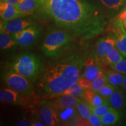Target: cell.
Listing matches in <instances>:
<instances>
[{"label": "cell", "mask_w": 126, "mask_h": 126, "mask_svg": "<svg viewBox=\"0 0 126 126\" xmlns=\"http://www.w3.org/2000/svg\"><path fill=\"white\" fill-rule=\"evenodd\" d=\"M92 112L101 117L106 113L114 109L109 105H102L96 106H91Z\"/></svg>", "instance_id": "cell-28"}, {"label": "cell", "mask_w": 126, "mask_h": 126, "mask_svg": "<svg viewBox=\"0 0 126 126\" xmlns=\"http://www.w3.org/2000/svg\"><path fill=\"white\" fill-rule=\"evenodd\" d=\"M124 57L117 47H114L108 52L105 58V61L110 66H112L122 60Z\"/></svg>", "instance_id": "cell-22"}, {"label": "cell", "mask_w": 126, "mask_h": 126, "mask_svg": "<svg viewBox=\"0 0 126 126\" xmlns=\"http://www.w3.org/2000/svg\"><path fill=\"white\" fill-rule=\"evenodd\" d=\"M15 6L20 11L27 15L37 11L40 6V1L39 0H20Z\"/></svg>", "instance_id": "cell-18"}, {"label": "cell", "mask_w": 126, "mask_h": 126, "mask_svg": "<svg viewBox=\"0 0 126 126\" xmlns=\"http://www.w3.org/2000/svg\"><path fill=\"white\" fill-rule=\"evenodd\" d=\"M40 120L45 126L59 125L60 120L56 110L51 105L45 103L41 107L39 113Z\"/></svg>", "instance_id": "cell-8"}, {"label": "cell", "mask_w": 126, "mask_h": 126, "mask_svg": "<svg viewBox=\"0 0 126 126\" xmlns=\"http://www.w3.org/2000/svg\"><path fill=\"white\" fill-rule=\"evenodd\" d=\"M116 47L122 53L124 58H126V31L123 25L116 20Z\"/></svg>", "instance_id": "cell-15"}, {"label": "cell", "mask_w": 126, "mask_h": 126, "mask_svg": "<svg viewBox=\"0 0 126 126\" xmlns=\"http://www.w3.org/2000/svg\"><path fill=\"white\" fill-rule=\"evenodd\" d=\"M112 70L116 71L124 75H126V58H123L122 60L115 64L114 65L110 66Z\"/></svg>", "instance_id": "cell-29"}, {"label": "cell", "mask_w": 126, "mask_h": 126, "mask_svg": "<svg viewBox=\"0 0 126 126\" xmlns=\"http://www.w3.org/2000/svg\"><path fill=\"white\" fill-rule=\"evenodd\" d=\"M37 11L58 28L82 40L104 32L108 20L100 9L85 0H39Z\"/></svg>", "instance_id": "cell-1"}, {"label": "cell", "mask_w": 126, "mask_h": 126, "mask_svg": "<svg viewBox=\"0 0 126 126\" xmlns=\"http://www.w3.org/2000/svg\"><path fill=\"white\" fill-rule=\"evenodd\" d=\"M3 1H7V2L10 3V4H12L13 5H16L19 2L20 0H3Z\"/></svg>", "instance_id": "cell-35"}, {"label": "cell", "mask_w": 126, "mask_h": 126, "mask_svg": "<svg viewBox=\"0 0 126 126\" xmlns=\"http://www.w3.org/2000/svg\"><path fill=\"white\" fill-rule=\"evenodd\" d=\"M40 30L35 26H31L12 34L17 45L20 47H28L33 45L38 38Z\"/></svg>", "instance_id": "cell-6"}, {"label": "cell", "mask_w": 126, "mask_h": 126, "mask_svg": "<svg viewBox=\"0 0 126 126\" xmlns=\"http://www.w3.org/2000/svg\"><path fill=\"white\" fill-rule=\"evenodd\" d=\"M84 63L79 56H71L50 67L42 77V86L46 92L55 96L78 82Z\"/></svg>", "instance_id": "cell-2"}, {"label": "cell", "mask_w": 126, "mask_h": 126, "mask_svg": "<svg viewBox=\"0 0 126 126\" xmlns=\"http://www.w3.org/2000/svg\"><path fill=\"white\" fill-rule=\"evenodd\" d=\"M108 82V79H107L105 73L102 72L97 75L92 81L91 89L95 92H97L99 88Z\"/></svg>", "instance_id": "cell-27"}, {"label": "cell", "mask_w": 126, "mask_h": 126, "mask_svg": "<svg viewBox=\"0 0 126 126\" xmlns=\"http://www.w3.org/2000/svg\"><path fill=\"white\" fill-rule=\"evenodd\" d=\"M32 126H45V124L43 123V122L42 121H37V120H34L33 122H32Z\"/></svg>", "instance_id": "cell-34"}, {"label": "cell", "mask_w": 126, "mask_h": 126, "mask_svg": "<svg viewBox=\"0 0 126 126\" xmlns=\"http://www.w3.org/2000/svg\"><path fill=\"white\" fill-rule=\"evenodd\" d=\"M110 106L117 110L119 112H122L126 107V94L122 88L116 89L108 99Z\"/></svg>", "instance_id": "cell-12"}, {"label": "cell", "mask_w": 126, "mask_h": 126, "mask_svg": "<svg viewBox=\"0 0 126 126\" xmlns=\"http://www.w3.org/2000/svg\"><path fill=\"white\" fill-rule=\"evenodd\" d=\"M17 126H32V123L29 122L26 119H22L16 124Z\"/></svg>", "instance_id": "cell-33"}, {"label": "cell", "mask_w": 126, "mask_h": 126, "mask_svg": "<svg viewBox=\"0 0 126 126\" xmlns=\"http://www.w3.org/2000/svg\"><path fill=\"white\" fill-rule=\"evenodd\" d=\"M72 34L64 30H58L49 33L46 36L41 49L46 56L57 57L70 44Z\"/></svg>", "instance_id": "cell-3"}, {"label": "cell", "mask_w": 126, "mask_h": 126, "mask_svg": "<svg viewBox=\"0 0 126 126\" xmlns=\"http://www.w3.org/2000/svg\"><path fill=\"white\" fill-rule=\"evenodd\" d=\"M116 20L120 23L126 31V6L116 17Z\"/></svg>", "instance_id": "cell-31"}, {"label": "cell", "mask_w": 126, "mask_h": 126, "mask_svg": "<svg viewBox=\"0 0 126 126\" xmlns=\"http://www.w3.org/2000/svg\"><path fill=\"white\" fill-rule=\"evenodd\" d=\"M17 44L11 34L7 33H0V48L2 50H7L15 46Z\"/></svg>", "instance_id": "cell-23"}, {"label": "cell", "mask_w": 126, "mask_h": 126, "mask_svg": "<svg viewBox=\"0 0 126 126\" xmlns=\"http://www.w3.org/2000/svg\"><path fill=\"white\" fill-rule=\"evenodd\" d=\"M119 87L110 84L109 82L106 83V84L103 85V86H102L99 89L98 91L97 92H98L100 95H102V96H103L105 98L108 99L109 98L110 96L112 94L113 92H114L116 89H117Z\"/></svg>", "instance_id": "cell-26"}, {"label": "cell", "mask_w": 126, "mask_h": 126, "mask_svg": "<svg viewBox=\"0 0 126 126\" xmlns=\"http://www.w3.org/2000/svg\"><path fill=\"white\" fill-rule=\"evenodd\" d=\"M26 15L20 11L15 5L7 1L1 0L0 1V16L3 21H9L15 18H20Z\"/></svg>", "instance_id": "cell-9"}, {"label": "cell", "mask_w": 126, "mask_h": 126, "mask_svg": "<svg viewBox=\"0 0 126 126\" xmlns=\"http://www.w3.org/2000/svg\"><path fill=\"white\" fill-rule=\"evenodd\" d=\"M78 82L85 89H91V87H92V81L89 80V79L86 78H85V77H81Z\"/></svg>", "instance_id": "cell-32"}, {"label": "cell", "mask_w": 126, "mask_h": 126, "mask_svg": "<svg viewBox=\"0 0 126 126\" xmlns=\"http://www.w3.org/2000/svg\"><path fill=\"white\" fill-rule=\"evenodd\" d=\"M105 8L113 11H118L126 3V0H99Z\"/></svg>", "instance_id": "cell-24"}, {"label": "cell", "mask_w": 126, "mask_h": 126, "mask_svg": "<svg viewBox=\"0 0 126 126\" xmlns=\"http://www.w3.org/2000/svg\"><path fill=\"white\" fill-rule=\"evenodd\" d=\"M83 99L91 106H96L102 105H109L108 99L100 95L98 92L94 91L91 89H85Z\"/></svg>", "instance_id": "cell-16"}, {"label": "cell", "mask_w": 126, "mask_h": 126, "mask_svg": "<svg viewBox=\"0 0 126 126\" xmlns=\"http://www.w3.org/2000/svg\"><path fill=\"white\" fill-rule=\"evenodd\" d=\"M120 117V113L116 109L106 113L101 117V120L103 126H113L119 122Z\"/></svg>", "instance_id": "cell-20"}, {"label": "cell", "mask_w": 126, "mask_h": 126, "mask_svg": "<svg viewBox=\"0 0 126 126\" xmlns=\"http://www.w3.org/2000/svg\"><path fill=\"white\" fill-rule=\"evenodd\" d=\"M85 91V89L82 87L79 84L78 82H77L66 91L60 93V94H56L55 96H59L62 95H71L77 97H79V98H83Z\"/></svg>", "instance_id": "cell-21"}, {"label": "cell", "mask_w": 126, "mask_h": 126, "mask_svg": "<svg viewBox=\"0 0 126 126\" xmlns=\"http://www.w3.org/2000/svg\"><path fill=\"white\" fill-rule=\"evenodd\" d=\"M77 109L80 117L85 119H88L90 114L92 113L91 105L87 102L82 100L81 99L77 105Z\"/></svg>", "instance_id": "cell-25"}, {"label": "cell", "mask_w": 126, "mask_h": 126, "mask_svg": "<svg viewBox=\"0 0 126 126\" xmlns=\"http://www.w3.org/2000/svg\"><path fill=\"white\" fill-rule=\"evenodd\" d=\"M105 75H106L109 83L113 85L117 86V87L122 88L125 75H123L112 69L107 70L105 72Z\"/></svg>", "instance_id": "cell-19"}, {"label": "cell", "mask_w": 126, "mask_h": 126, "mask_svg": "<svg viewBox=\"0 0 126 126\" xmlns=\"http://www.w3.org/2000/svg\"><path fill=\"white\" fill-rule=\"evenodd\" d=\"M4 79L9 88L20 94H31L33 86L30 80L12 70L6 74Z\"/></svg>", "instance_id": "cell-5"}, {"label": "cell", "mask_w": 126, "mask_h": 126, "mask_svg": "<svg viewBox=\"0 0 126 126\" xmlns=\"http://www.w3.org/2000/svg\"><path fill=\"white\" fill-rule=\"evenodd\" d=\"M102 68L94 59L89 57L85 60L83 71L81 77L93 81L100 73H102Z\"/></svg>", "instance_id": "cell-11"}, {"label": "cell", "mask_w": 126, "mask_h": 126, "mask_svg": "<svg viewBox=\"0 0 126 126\" xmlns=\"http://www.w3.org/2000/svg\"><path fill=\"white\" fill-rule=\"evenodd\" d=\"M59 117L60 123L63 124L77 123L79 117V113L76 108H66L56 110Z\"/></svg>", "instance_id": "cell-14"}, {"label": "cell", "mask_w": 126, "mask_h": 126, "mask_svg": "<svg viewBox=\"0 0 126 126\" xmlns=\"http://www.w3.org/2000/svg\"><path fill=\"white\" fill-rule=\"evenodd\" d=\"M31 25L32 22L30 20L22 19L21 17L9 21H3L1 20L0 30L1 32L7 33L12 35L22 31Z\"/></svg>", "instance_id": "cell-7"}, {"label": "cell", "mask_w": 126, "mask_h": 126, "mask_svg": "<svg viewBox=\"0 0 126 126\" xmlns=\"http://www.w3.org/2000/svg\"><path fill=\"white\" fill-rule=\"evenodd\" d=\"M40 67V61L36 55L26 53L19 55L12 64L11 70L29 80L34 78Z\"/></svg>", "instance_id": "cell-4"}, {"label": "cell", "mask_w": 126, "mask_h": 126, "mask_svg": "<svg viewBox=\"0 0 126 126\" xmlns=\"http://www.w3.org/2000/svg\"><path fill=\"white\" fill-rule=\"evenodd\" d=\"M116 34H110L99 39L96 44V53L99 59L105 61V56L110 49L116 47Z\"/></svg>", "instance_id": "cell-10"}, {"label": "cell", "mask_w": 126, "mask_h": 126, "mask_svg": "<svg viewBox=\"0 0 126 126\" xmlns=\"http://www.w3.org/2000/svg\"><path fill=\"white\" fill-rule=\"evenodd\" d=\"M88 120L90 122L91 126H102V124L101 117H99L97 115L92 113L88 118Z\"/></svg>", "instance_id": "cell-30"}, {"label": "cell", "mask_w": 126, "mask_h": 126, "mask_svg": "<svg viewBox=\"0 0 126 126\" xmlns=\"http://www.w3.org/2000/svg\"><path fill=\"white\" fill-rule=\"evenodd\" d=\"M122 89L124 91V92H125L126 94V75H125V76H124L123 84Z\"/></svg>", "instance_id": "cell-36"}, {"label": "cell", "mask_w": 126, "mask_h": 126, "mask_svg": "<svg viewBox=\"0 0 126 126\" xmlns=\"http://www.w3.org/2000/svg\"><path fill=\"white\" fill-rule=\"evenodd\" d=\"M81 98L71 95H62L57 96L52 103V106L55 110L66 108H76Z\"/></svg>", "instance_id": "cell-13"}, {"label": "cell", "mask_w": 126, "mask_h": 126, "mask_svg": "<svg viewBox=\"0 0 126 126\" xmlns=\"http://www.w3.org/2000/svg\"><path fill=\"white\" fill-rule=\"evenodd\" d=\"M20 93L11 88H4L0 90V100L7 103H18L20 101Z\"/></svg>", "instance_id": "cell-17"}]
</instances>
